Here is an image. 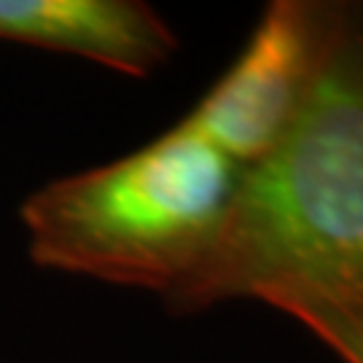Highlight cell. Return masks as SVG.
I'll return each mask as SVG.
<instances>
[{
  "label": "cell",
  "instance_id": "1",
  "mask_svg": "<svg viewBox=\"0 0 363 363\" xmlns=\"http://www.w3.org/2000/svg\"><path fill=\"white\" fill-rule=\"evenodd\" d=\"M259 298L307 328H363V33L347 27L307 103L240 181L175 312Z\"/></svg>",
  "mask_w": 363,
  "mask_h": 363
},
{
  "label": "cell",
  "instance_id": "4",
  "mask_svg": "<svg viewBox=\"0 0 363 363\" xmlns=\"http://www.w3.org/2000/svg\"><path fill=\"white\" fill-rule=\"evenodd\" d=\"M0 40L73 54L148 76L178 49L175 33L138 0H0Z\"/></svg>",
  "mask_w": 363,
  "mask_h": 363
},
{
  "label": "cell",
  "instance_id": "5",
  "mask_svg": "<svg viewBox=\"0 0 363 363\" xmlns=\"http://www.w3.org/2000/svg\"><path fill=\"white\" fill-rule=\"evenodd\" d=\"M310 331L318 339H323L325 345L337 352L345 363H363V328L325 323V325H315Z\"/></svg>",
  "mask_w": 363,
  "mask_h": 363
},
{
  "label": "cell",
  "instance_id": "2",
  "mask_svg": "<svg viewBox=\"0 0 363 363\" xmlns=\"http://www.w3.org/2000/svg\"><path fill=\"white\" fill-rule=\"evenodd\" d=\"M240 169L175 124L121 159L35 189L19 210L27 250L43 269L167 298L208 253Z\"/></svg>",
  "mask_w": 363,
  "mask_h": 363
},
{
  "label": "cell",
  "instance_id": "3",
  "mask_svg": "<svg viewBox=\"0 0 363 363\" xmlns=\"http://www.w3.org/2000/svg\"><path fill=\"white\" fill-rule=\"evenodd\" d=\"M350 16L328 3L274 0L232 67L178 127L247 167L272 148L328 65Z\"/></svg>",
  "mask_w": 363,
  "mask_h": 363
}]
</instances>
